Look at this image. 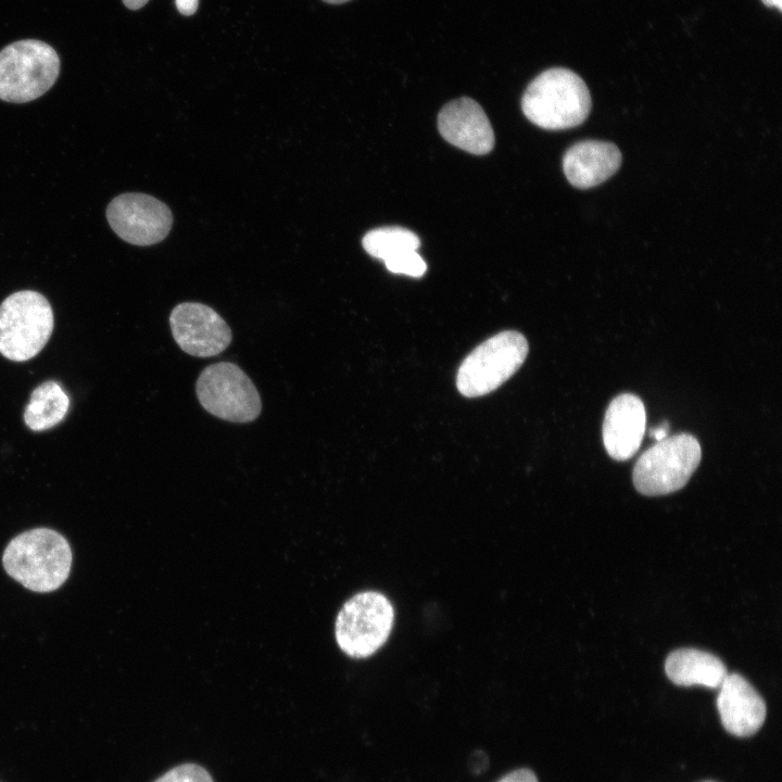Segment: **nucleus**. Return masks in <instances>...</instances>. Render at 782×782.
Masks as SVG:
<instances>
[{
    "instance_id": "obj_1",
    "label": "nucleus",
    "mask_w": 782,
    "mask_h": 782,
    "mask_svg": "<svg viewBox=\"0 0 782 782\" xmlns=\"http://www.w3.org/2000/svg\"><path fill=\"white\" fill-rule=\"evenodd\" d=\"M72 550L58 531L36 528L13 538L7 545L2 564L7 573L26 589L47 593L59 589L68 578Z\"/></svg>"
},
{
    "instance_id": "obj_2",
    "label": "nucleus",
    "mask_w": 782,
    "mask_h": 782,
    "mask_svg": "<svg viewBox=\"0 0 782 782\" xmlns=\"http://www.w3.org/2000/svg\"><path fill=\"white\" fill-rule=\"evenodd\" d=\"M521 109L526 117L541 128L567 129L585 121L591 110V96L583 79L575 72L553 67L528 85Z\"/></svg>"
},
{
    "instance_id": "obj_3",
    "label": "nucleus",
    "mask_w": 782,
    "mask_h": 782,
    "mask_svg": "<svg viewBox=\"0 0 782 782\" xmlns=\"http://www.w3.org/2000/svg\"><path fill=\"white\" fill-rule=\"evenodd\" d=\"M60 74V58L48 43L25 39L0 51V99L33 101L47 92Z\"/></svg>"
},
{
    "instance_id": "obj_4",
    "label": "nucleus",
    "mask_w": 782,
    "mask_h": 782,
    "mask_svg": "<svg viewBox=\"0 0 782 782\" xmlns=\"http://www.w3.org/2000/svg\"><path fill=\"white\" fill-rule=\"evenodd\" d=\"M53 329L48 300L31 290L17 291L0 304V353L15 362L36 356Z\"/></svg>"
},
{
    "instance_id": "obj_5",
    "label": "nucleus",
    "mask_w": 782,
    "mask_h": 782,
    "mask_svg": "<svg viewBox=\"0 0 782 782\" xmlns=\"http://www.w3.org/2000/svg\"><path fill=\"white\" fill-rule=\"evenodd\" d=\"M528 342L518 331H502L474 349L462 362L456 387L466 398L488 394L508 380L522 365Z\"/></svg>"
},
{
    "instance_id": "obj_6",
    "label": "nucleus",
    "mask_w": 782,
    "mask_h": 782,
    "mask_svg": "<svg viewBox=\"0 0 782 782\" xmlns=\"http://www.w3.org/2000/svg\"><path fill=\"white\" fill-rule=\"evenodd\" d=\"M701 457L695 437L689 433L667 437L639 457L633 468V484L648 496L676 492L688 483Z\"/></svg>"
},
{
    "instance_id": "obj_7",
    "label": "nucleus",
    "mask_w": 782,
    "mask_h": 782,
    "mask_svg": "<svg viewBox=\"0 0 782 782\" xmlns=\"http://www.w3.org/2000/svg\"><path fill=\"white\" fill-rule=\"evenodd\" d=\"M202 407L213 416L231 422H250L262 411L258 391L250 377L231 362L206 366L195 382Z\"/></svg>"
},
{
    "instance_id": "obj_8",
    "label": "nucleus",
    "mask_w": 782,
    "mask_h": 782,
    "mask_svg": "<svg viewBox=\"0 0 782 782\" xmlns=\"http://www.w3.org/2000/svg\"><path fill=\"white\" fill-rule=\"evenodd\" d=\"M393 608L378 592H361L339 611L335 635L339 647L353 658L374 654L387 641L393 623Z\"/></svg>"
},
{
    "instance_id": "obj_9",
    "label": "nucleus",
    "mask_w": 782,
    "mask_h": 782,
    "mask_svg": "<svg viewBox=\"0 0 782 782\" xmlns=\"http://www.w3.org/2000/svg\"><path fill=\"white\" fill-rule=\"evenodd\" d=\"M113 231L134 245H152L165 239L173 226L169 207L159 199L139 192L115 197L106 207Z\"/></svg>"
},
{
    "instance_id": "obj_10",
    "label": "nucleus",
    "mask_w": 782,
    "mask_h": 782,
    "mask_svg": "<svg viewBox=\"0 0 782 782\" xmlns=\"http://www.w3.org/2000/svg\"><path fill=\"white\" fill-rule=\"evenodd\" d=\"M173 338L179 348L195 357L215 356L231 342V329L211 306L198 302L176 305L169 315Z\"/></svg>"
},
{
    "instance_id": "obj_11",
    "label": "nucleus",
    "mask_w": 782,
    "mask_h": 782,
    "mask_svg": "<svg viewBox=\"0 0 782 782\" xmlns=\"http://www.w3.org/2000/svg\"><path fill=\"white\" fill-rule=\"evenodd\" d=\"M438 128L447 142L476 155L487 154L494 147L489 118L480 104L467 97L453 100L441 109Z\"/></svg>"
},
{
    "instance_id": "obj_12",
    "label": "nucleus",
    "mask_w": 782,
    "mask_h": 782,
    "mask_svg": "<svg viewBox=\"0 0 782 782\" xmlns=\"http://www.w3.org/2000/svg\"><path fill=\"white\" fill-rule=\"evenodd\" d=\"M719 689L717 708L723 728L740 737L755 734L767 711L759 693L739 673L727 674Z\"/></svg>"
},
{
    "instance_id": "obj_13",
    "label": "nucleus",
    "mask_w": 782,
    "mask_h": 782,
    "mask_svg": "<svg viewBox=\"0 0 782 782\" xmlns=\"http://www.w3.org/2000/svg\"><path fill=\"white\" fill-rule=\"evenodd\" d=\"M646 414L642 400L631 393L616 396L608 405L603 422V442L616 461L631 458L640 449Z\"/></svg>"
},
{
    "instance_id": "obj_14",
    "label": "nucleus",
    "mask_w": 782,
    "mask_h": 782,
    "mask_svg": "<svg viewBox=\"0 0 782 782\" xmlns=\"http://www.w3.org/2000/svg\"><path fill=\"white\" fill-rule=\"evenodd\" d=\"M621 164L620 150L611 142L584 140L571 146L563 157L568 181L576 188L595 187L611 177Z\"/></svg>"
},
{
    "instance_id": "obj_15",
    "label": "nucleus",
    "mask_w": 782,
    "mask_h": 782,
    "mask_svg": "<svg viewBox=\"0 0 782 782\" xmlns=\"http://www.w3.org/2000/svg\"><path fill=\"white\" fill-rule=\"evenodd\" d=\"M665 671L671 682L680 686L701 685L719 689L728 671L722 660L696 648H679L669 654Z\"/></svg>"
},
{
    "instance_id": "obj_16",
    "label": "nucleus",
    "mask_w": 782,
    "mask_h": 782,
    "mask_svg": "<svg viewBox=\"0 0 782 782\" xmlns=\"http://www.w3.org/2000/svg\"><path fill=\"white\" fill-rule=\"evenodd\" d=\"M70 407V398L55 381L38 386L31 393L24 413L26 426L34 431H42L58 425Z\"/></svg>"
},
{
    "instance_id": "obj_17",
    "label": "nucleus",
    "mask_w": 782,
    "mask_h": 782,
    "mask_svg": "<svg viewBox=\"0 0 782 782\" xmlns=\"http://www.w3.org/2000/svg\"><path fill=\"white\" fill-rule=\"evenodd\" d=\"M362 243L369 255L387 261L408 251H417L420 240L416 234L408 229L383 227L368 231L364 236Z\"/></svg>"
},
{
    "instance_id": "obj_18",
    "label": "nucleus",
    "mask_w": 782,
    "mask_h": 782,
    "mask_svg": "<svg viewBox=\"0 0 782 782\" xmlns=\"http://www.w3.org/2000/svg\"><path fill=\"white\" fill-rule=\"evenodd\" d=\"M386 267L394 274L421 277L427 265L417 251H408L384 261Z\"/></svg>"
},
{
    "instance_id": "obj_19",
    "label": "nucleus",
    "mask_w": 782,
    "mask_h": 782,
    "mask_svg": "<svg viewBox=\"0 0 782 782\" xmlns=\"http://www.w3.org/2000/svg\"><path fill=\"white\" fill-rule=\"evenodd\" d=\"M154 782H214L211 774L195 764H184L166 771Z\"/></svg>"
},
{
    "instance_id": "obj_20",
    "label": "nucleus",
    "mask_w": 782,
    "mask_h": 782,
    "mask_svg": "<svg viewBox=\"0 0 782 782\" xmlns=\"http://www.w3.org/2000/svg\"><path fill=\"white\" fill-rule=\"evenodd\" d=\"M497 782H539L533 771L527 768L514 770Z\"/></svg>"
},
{
    "instance_id": "obj_21",
    "label": "nucleus",
    "mask_w": 782,
    "mask_h": 782,
    "mask_svg": "<svg viewBox=\"0 0 782 782\" xmlns=\"http://www.w3.org/2000/svg\"><path fill=\"white\" fill-rule=\"evenodd\" d=\"M488 767V757L482 751H476L470 758V769L475 773H481Z\"/></svg>"
},
{
    "instance_id": "obj_22",
    "label": "nucleus",
    "mask_w": 782,
    "mask_h": 782,
    "mask_svg": "<svg viewBox=\"0 0 782 782\" xmlns=\"http://www.w3.org/2000/svg\"><path fill=\"white\" fill-rule=\"evenodd\" d=\"M175 3L179 13L189 16L197 11L199 0H175Z\"/></svg>"
},
{
    "instance_id": "obj_23",
    "label": "nucleus",
    "mask_w": 782,
    "mask_h": 782,
    "mask_svg": "<svg viewBox=\"0 0 782 782\" xmlns=\"http://www.w3.org/2000/svg\"><path fill=\"white\" fill-rule=\"evenodd\" d=\"M668 433V424H664L657 428H653L649 430V436L654 438L656 441H661L665 438H667Z\"/></svg>"
},
{
    "instance_id": "obj_24",
    "label": "nucleus",
    "mask_w": 782,
    "mask_h": 782,
    "mask_svg": "<svg viewBox=\"0 0 782 782\" xmlns=\"http://www.w3.org/2000/svg\"><path fill=\"white\" fill-rule=\"evenodd\" d=\"M148 1L149 0H123V3L130 10H138L146 5Z\"/></svg>"
},
{
    "instance_id": "obj_25",
    "label": "nucleus",
    "mask_w": 782,
    "mask_h": 782,
    "mask_svg": "<svg viewBox=\"0 0 782 782\" xmlns=\"http://www.w3.org/2000/svg\"><path fill=\"white\" fill-rule=\"evenodd\" d=\"M768 7H775L777 9L781 10L782 8V0H761Z\"/></svg>"
},
{
    "instance_id": "obj_26",
    "label": "nucleus",
    "mask_w": 782,
    "mask_h": 782,
    "mask_svg": "<svg viewBox=\"0 0 782 782\" xmlns=\"http://www.w3.org/2000/svg\"><path fill=\"white\" fill-rule=\"evenodd\" d=\"M323 1L330 3V4H341V3L348 2L350 0H323Z\"/></svg>"
},
{
    "instance_id": "obj_27",
    "label": "nucleus",
    "mask_w": 782,
    "mask_h": 782,
    "mask_svg": "<svg viewBox=\"0 0 782 782\" xmlns=\"http://www.w3.org/2000/svg\"><path fill=\"white\" fill-rule=\"evenodd\" d=\"M708 782H710V781H708Z\"/></svg>"
}]
</instances>
